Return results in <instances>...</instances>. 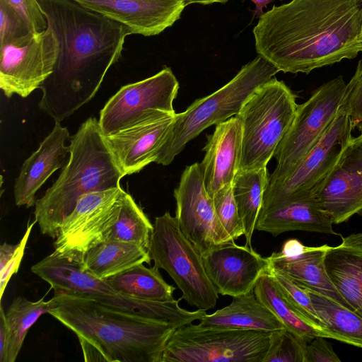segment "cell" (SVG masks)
Here are the masks:
<instances>
[{"label": "cell", "instance_id": "1", "mask_svg": "<svg viewBox=\"0 0 362 362\" xmlns=\"http://www.w3.org/2000/svg\"><path fill=\"white\" fill-rule=\"evenodd\" d=\"M59 42L52 74L38 106L61 122L89 102L122 55L130 30L74 0H37Z\"/></svg>", "mask_w": 362, "mask_h": 362}, {"label": "cell", "instance_id": "2", "mask_svg": "<svg viewBox=\"0 0 362 362\" xmlns=\"http://www.w3.org/2000/svg\"><path fill=\"white\" fill-rule=\"evenodd\" d=\"M362 0H291L263 13L257 53L284 73L309 74L362 52Z\"/></svg>", "mask_w": 362, "mask_h": 362}, {"label": "cell", "instance_id": "3", "mask_svg": "<svg viewBox=\"0 0 362 362\" xmlns=\"http://www.w3.org/2000/svg\"><path fill=\"white\" fill-rule=\"evenodd\" d=\"M48 314L73 331L86 361L161 362L177 327L122 311L90 298L54 294Z\"/></svg>", "mask_w": 362, "mask_h": 362}, {"label": "cell", "instance_id": "4", "mask_svg": "<svg viewBox=\"0 0 362 362\" xmlns=\"http://www.w3.org/2000/svg\"><path fill=\"white\" fill-rule=\"evenodd\" d=\"M69 149V160L57 179L35 204L40 232L52 238L83 195L119 187L124 177L96 118L89 117L80 125L70 137Z\"/></svg>", "mask_w": 362, "mask_h": 362}, {"label": "cell", "instance_id": "5", "mask_svg": "<svg viewBox=\"0 0 362 362\" xmlns=\"http://www.w3.org/2000/svg\"><path fill=\"white\" fill-rule=\"evenodd\" d=\"M279 71L262 56L245 64L226 84L175 114L157 164L168 165L204 129L235 116L245 102Z\"/></svg>", "mask_w": 362, "mask_h": 362}, {"label": "cell", "instance_id": "6", "mask_svg": "<svg viewBox=\"0 0 362 362\" xmlns=\"http://www.w3.org/2000/svg\"><path fill=\"white\" fill-rule=\"evenodd\" d=\"M296 97L276 78L260 86L235 117L243 129L240 170L267 168L296 116Z\"/></svg>", "mask_w": 362, "mask_h": 362}, {"label": "cell", "instance_id": "7", "mask_svg": "<svg viewBox=\"0 0 362 362\" xmlns=\"http://www.w3.org/2000/svg\"><path fill=\"white\" fill-rule=\"evenodd\" d=\"M271 332L202 327L192 322L177 328L161 362H263Z\"/></svg>", "mask_w": 362, "mask_h": 362}, {"label": "cell", "instance_id": "8", "mask_svg": "<svg viewBox=\"0 0 362 362\" xmlns=\"http://www.w3.org/2000/svg\"><path fill=\"white\" fill-rule=\"evenodd\" d=\"M148 252L154 265L174 280L182 299L205 311L215 307L218 293L206 273L202 256L168 211L155 218Z\"/></svg>", "mask_w": 362, "mask_h": 362}, {"label": "cell", "instance_id": "9", "mask_svg": "<svg viewBox=\"0 0 362 362\" xmlns=\"http://www.w3.org/2000/svg\"><path fill=\"white\" fill-rule=\"evenodd\" d=\"M347 83L341 76L324 83L303 103L274 156L276 166L267 184L290 176L318 144L343 105Z\"/></svg>", "mask_w": 362, "mask_h": 362}, {"label": "cell", "instance_id": "10", "mask_svg": "<svg viewBox=\"0 0 362 362\" xmlns=\"http://www.w3.org/2000/svg\"><path fill=\"white\" fill-rule=\"evenodd\" d=\"M354 129L351 117L341 105L320 141L293 173L282 181L267 185L261 210L286 200L317 198L342 162L354 139Z\"/></svg>", "mask_w": 362, "mask_h": 362}, {"label": "cell", "instance_id": "11", "mask_svg": "<svg viewBox=\"0 0 362 362\" xmlns=\"http://www.w3.org/2000/svg\"><path fill=\"white\" fill-rule=\"evenodd\" d=\"M178 90L179 82L169 67L121 87L100 112L102 134H114L160 114H175L173 102Z\"/></svg>", "mask_w": 362, "mask_h": 362}, {"label": "cell", "instance_id": "12", "mask_svg": "<svg viewBox=\"0 0 362 362\" xmlns=\"http://www.w3.org/2000/svg\"><path fill=\"white\" fill-rule=\"evenodd\" d=\"M121 189L119 187L83 195L62 224L53 252L82 264L88 250L107 240L119 216Z\"/></svg>", "mask_w": 362, "mask_h": 362}, {"label": "cell", "instance_id": "13", "mask_svg": "<svg viewBox=\"0 0 362 362\" xmlns=\"http://www.w3.org/2000/svg\"><path fill=\"white\" fill-rule=\"evenodd\" d=\"M0 88L8 98H26L52 74L59 54L53 30L28 35L0 46Z\"/></svg>", "mask_w": 362, "mask_h": 362}, {"label": "cell", "instance_id": "14", "mask_svg": "<svg viewBox=\"0 0 362 362\" xmlns=\"http://www.w3.org/2000/svg\"><path fill=\"white\" fill-rule=\"evenodd\" d=\"M173 194L176 202L175 217L179 228L201 256L233 242L206 190L199 163L185 168Z\"/></svg>", "mask_w": 362, "mask_h": 362}, {"label": "cell", "instance_id": "15", "mask_svg": "<svg viewBox=\"0 0 362 362\" xmlns=\"http://www.w3.org/2000/svg\"><path fill=\"white\" fill-rule=\"evenodd\" d=\"M175 114L163 113L153 116L104 136L124 176L136 173L151 163H157Z\"/></svg>", "mask_w": 362, "mask_h": 362}, {"label": "cell", "instance_id": "16", "mask_svg": "<svg viewBox=\"0 0 362 362\" xmlns=\"http://www.w3.org/2000/svg\"><path fill=\"white\" fill-rule=\"evenodd\" d=\"M202 259L209 279L222 296L235 297L253 291L259 278L269 269L267 257L234 241L202 255Z\"/></svg>", "mask_w": 362, "mask_h": 362}, {"label": "cell", "instance_id": "17", "mask_svg": "<svg viewBox=\"0 0 362 362\" xmlns=\"http://www.w3.org/2000/svg\"><path fill=\"white\" fill-rule=\"evenodd\" d=\"M127 28L132 34L152 36L177 21L184 0H74Z\"/></svg>", "mask_w": 362, "mask_h": 362}, {"label": "cell", "instance_id": "18", "mask_svg": "<svg viewBox=\"0 0 362 362\" xmlns=\"http://www.w3.org/2000/svg\"><path fill=\"white\" fill-rule=\"evenodd\" d=\"M329 247L328 245L305 246L296 239H289L281 252L267 257L269 269L279 272L299 286L325 294L351 310L327 272L325 259Z\"/></svg>", "mask_w": 362, "mask_h": 362}, {"label": "cell", "instance_id": "19", "mask_svg": "<svg viewBox=\"0 0 362 362\" xmlns=\"http://www.w3.org/2000/svg\"><path fill=\"white\" fill-rule=\"evenodd\" d=\"M203 151L205 154L199 166L204 187L212 198L218 190L232 185L240 170L243 129L239 119L234 116L216 124Z\"/></svg>", "mask_w": 362, "mask_h": 362}, {"label": "cell", "instance_id": "20", "mask_svg": "<svg viewBox=\"0 0 362 362\" xmlns=\"http://www.w3.org/2000/svg\"><path fill=\"white\" fill-rule=\"evenodd\" d=\"M70 137L67 128L62 127L60 122H55L38 148L23 162L13 188L15 203L18 206H34L38 189L56 170L66 164L70 149L65 142Z\"/></svg>", "mask_w": 362, "mask_h": 362}, {"label": "cell", "instance_id": "21", "mask_svg": "<svg viewBox=\"0 0 362 362\" xmlns=\"http://www.w3.org/2000/svg\"><path fill=\"white\" fill-rule=\"evenodd\" d=\"M333 225L317 198H305L279 202L261 210L255 230L273 236L294 230L339 235Z\"/></svg>", "mask_w": 362, "mask_h": 362}, {"label": "cell", "instance_id": "22", "mask_svg": "<svg viewBox=\"0 0 362 362\" xmlns=\"http://www.w3.org/2000/svg\"><path fill=\"white\" fill-rule=\"evenodd\" d=\"M332 282L351 309L362 317V232L341 237L325 259Z\"/></svg>", "mask_w": 362, "mask_h": 362}, {"label": "cell", "instance_id": "23", "mask_svg": "<svg viewBox=\"0 0 362 362\" xmlns=\"http://www.w3.org/2000/svg\"><path fill=\"white\" fill-rule=\"evenodd\" d=\"M31 271L54 289V294H68L97 299L117 293L106 279H99L82 268L81 263L54 252L32 266Z\"/></svg>", "mask_w": 362, "mask_h": 362}, {"label": "cell", "instance_id": "24", "mask_svg": "<svg viewBox=\"0 0 362 362\" xmlns=\"http://www.w3.org/2000/svg\"><path fill=\"white\" fill-rule=\"evenodd\" d=\"M202 327L264 332L286 329L284 324L255 296L253 291L233 297L228 305L199 320Z\"/></svg>", "mask_w": 362, "mask_h": 362}, {"label": "cell", "instance_id": "25", "mask_svg": "<svg viewBox=\"0 0 362 362\" xmlns=\"http://www.w3.org/2000/svg\"><path fill=\"white\" fill-rule=\"evenodd\" d=\"M334 224L362 214V171L342 162L334 170L317 197Z\"/></svg>", "mask_w": 362, "mask_h": 362}, {"label": "cell", "instance_id": "26", "mask_svg": "<svg viewBox=\"0 0 362 362\" xmlns=\"http://www.w3.org/2000/svg\"><path fill=\"white\" fill-rule=\"evenodd\" d=\"M148 250L143 246L107 239L86 253L82 268L95 276L107 279L136 265L151 264Z\"/></svg>", "mask_w": 362, "mask_h": 362}, {"label": "cell", "instance_id": "27", "mask_svg": "<svg viewBox=\"0 0 362 362\" xmlns=\"http://www.w3.org/2000/svg\"><path fill=\"white\" fill-rule=\"evenodd\" d=\"M111 308L175 325L177 328L199 320L205 310L188 311L179 305L182 298L170 301L136 298L118 293L95 299Z\"/></svg>", "mask_w": 362, "mask_h": 362}, {"label": "cell", "instance_id": "28", "mask_svg": "<svg viewBox=\"0 0 362 362\" xmlns=\"http://www.w3.org/2000/svg\"><path fill=\"white\" fill-rule=\"evenodd\" d=\"M253 293L257 299L284 324L287 330L307 342L316 337L336 339L332 334L318 329L300 317L286 300L269 272L259 278L253 288Z\"/></svg>", "mask_w": 362, "mask_h": 362}, {"label": "cell", "instance_id": "29", "mask_svg": "<svg viewBox=\"0 0 362 362\" xmlns=\"http://www.w3.org/2000/svg\"><path fill=\"white\" fill-rule=\"evenodd\" d=\"M117 293L143 300L170 301L175 288L165 281L155 265L132 267L106 279Z\"/></svg>", "mask_w": 362, "mask_h": 362}, {"label": "cell", "instance_id": "30", "mask_svg": "<svg viewBox=\"0 0 362 362\" xmlns=\"http://www.w3.org/2000/svg\"><path fill=\"white\" fill-rule=\"evenodd\" d=\"M268 177L267 168L240 170L232 183L233 196L244 226L245 245L251 248Z\"/></svg>", "mask_w": 362, "mask_h": 362}, {"label": "cell", "instance_id": "31", "mask_svg": "<svg viewBox=\"0 0 362 362\" xmlns=\"http://www.w3.org/2000/svg\"><path fill=\"white\" fill-rule=\"evenodd\" d=\"M314 308L338 341L362 348V317L332 298L303 288Z\"/></svg>", "mask_w": 362, "mask_h": 362}, {"label": "cell", "instance_id": "32", "mask_svg": "<svg viewBox=\"0 0 362 362\" xmlns=\"http://www.w3.org/2000/svg\"><path fill=\"white\" fill-rule=\"evenodd\" d=\"M53 298L30 301L24 297L16 298L5 312L8 328V348L6 362H14L23 346L29 329L45 313L54 308Z\"/></svg>", "mask_w": 362, "mask_h": 362}, {"label": "cell", "instance_id": "33", "mask_svg": "<svg viewBox=\"0 0 362 362\" xmlns=\"http://www.w3.org/2000/svg\"><path fill=\"white\" fill-rule=\"evenodd\" d=\"M119 200V216L107 239L138 244L148 250L153 225L133 197L122 188Z\"/></svg>", "mask_w": 362, "mask_h": 362}, {"label": "cell", "instance_id": "34", "mask_svg": "<svg viewBox=\"0 0 362 362\" xmlns=\"http://www.w3.org/2000/svg\"><path fill=\"white\" fill-rule=\"evenodd\" d=\"M268 272L274 279L286 300L300 318L318 329L332 334L338 340L333 333L327 329L325 324L314 308L308 292L303 288L279 272L272 269H268Z\"/></svg>", "mask_w": 362, "mask_h": 362}, {"label": "cell", "instance_id": "35", "mask_svg": "<svg viewBox=\"0 0 362 362\" xmlns=\"http://www.w3.org/2000/svg\"><path fill=\"white\" fill-rule=\"evenodd\" d=\"M307 342L286 329L271 332L263 362H305Z\"/></svg>", "mask_w": 362, "mask_h": 362}, {"label": "cell", "instance_id": "36", "mask_svg": "<svg viewBox=\"0 0 362 362\" xmlns=\"http://www.w3.org/2000/svg\"><path fill=\"white\" fill-rule=\"evenodd\" d=\"M216 213L233 241L244 235V226L235 200L232 185L218 190L212 197Z\"/></svg>", "mask_w": 362, "mask_h": 362}, {"label": "cell", "instance_id": "37", "mask_svg": "<svg viewBox=\"0 0 362 362\" xmlns=\"http://www.w3.org/2000/svg\"><path fill=\"white\" fill-rule=\"evenodd\" d=\"M33 33L21 16L5 1L0 0V46Z\"/></svg>", "mask_w": 362, "mask_h": 362}, {"label": "cell", "instance_id": "38", "mask_svg": "<svg viewBox=\"0 0 362 362\" xmlns=\"http://www.w3.org/2000/svg\"><path fill=\"white\" fill-rule=\"evenodd\" d=\"M348 111L354 129L362 132V61H359L356 71L347 83L343 105Z\"/></svg>", "mask_w": 362, "mask_h": 362}, {"label": "cell", "instance_id": "39", "mask_svg": "<svg viewBox=\"0 0 362 362\" xmlns=\"http://www.w3.org/2000/svg\"><path fill=\"white\" fill-rule=\"evenodd\" d=\"M25 21L30 31L40 33L47 28V22L37 0H5Z\"/></svg>", "mask_w": 362, "mask_h": 362}, {"label": "cell", "instance_id": "40", "mask_svg": "<svg viewBox=\"0 0 362 362\" xmlns=\"http://www.w3.org/2000/svg\"><path fill=\"white\" fill-rule=\"evenodd\" d=\"M37 223L35 220L34 222L29 224L28 223L27 229L25 233L19 242V247L16 251L12 258L9 260L5 267L0 271V297L2 300V297L5 291V288L11 279V277L16 273H17L19 268L20 264L23 259L25 245L28 240L31 230L33 226Z\"/></svg>", "mask_w": 362, "mask_h": 362}, {"label": "cell", "instance_id": "41", "mask_svg": "<svg viewBox=\"0 0 362 362\" xmlns=\"http://www.w3.org/2000/svg\"><path fill=\"white\" fill-rule=\"evenodd\" d=\"M323 337H316L307 344L305 362H339L341 359L331 344Z\"/></svg>", "mask_w": 362, "mask_h": 362}, {"label": "cell", "instance_id": "42", "mask_svg": "<svg viewBox=\"0 0 362 362\" xmlns=\"http://www.w3.org/2000/svg\"><path fill=\"white\" fill-rule=\"evenodd\" d=\"M342 164L362 171V132L358 136L354 137L344 154Z\"/></svg>", "mask_w": 362, "mask_h": 362}, {"label": "cell", "instance_id": "43", "mask_svg": "<svg viewBox=\"0 0 362 362\" xmlns=\"http://www.w3.org/2000/svg\"><path fill=\"white\" fill-rule=\"evenodd\" d=\"M8 348V328L2 305L0 308V362H6Z\"/></svg>", "mask_w": 362, "mask_h": 362}, {"label": "cell", "instance_id": "44", "mask_svg": "<svg viewBox=\"0 0 362 362\" xmlns=\"http://www.w3.org/2000/svg\"><path fill=\"white\" fill-rule=\"evenodd\" d=\"M19 247V243L17 244L3 243L0 247V271H1L9 260L12 258L16 251Z\"/></svg>", "mask_w": 362, "mask_h": 362}, {"label": "cell", "instance_id": "45", "mask_svg": "<svg viewBox=\"0 0 362 362\" xmlns=\"http://www.w3.org/2000/svg\"><path fill=\"white\" fill-rule=\"evenodd\" d=\"M244 1V0H242ZM254 2L255 5V9L254 11V16H261L263 13V8L267 6V4L272 2L274 0H250Z\"/></svg>", "mask_w": 362, "mask_h": 362}, {"label": "cell", "instance_id": "46", "mask_svg": "<svg viewBox=\"0 0 362 362\" xmlns=\"http://www.w3.org/2000/svg\"><path fill=\"white\" fill-rule=\"evenodd\" d=\"M186 3V5L193 4V3H197L201 4L203 5H207V4H211L214 3H226L228 0H184Z\"/></svg>", "mask_w": 362, "mask_h": 362}, {"label": "cell", "instance_id": "47", "mask_svg": "<svg viewBox=\"0 0 362 362\" xmlns=\"http://www.w3.org/2000/svg\"><path fill=\"white\" fill-rule=\"evenodd\" d=\"M361 42L362 43V34H361Z\"/></svg>", "mask_w": 362, "mask_h": 362}]
</instances>
